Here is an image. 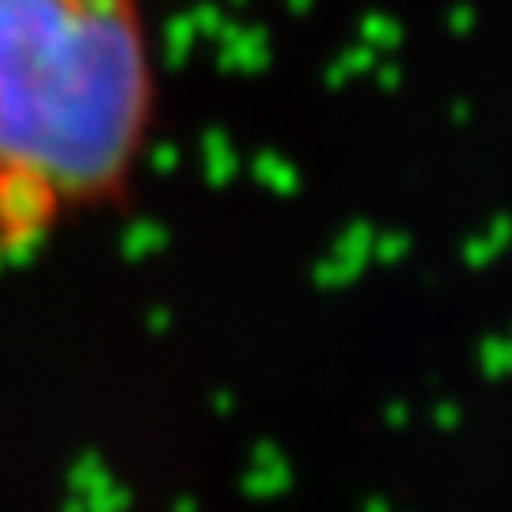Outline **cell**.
I'll use <instances>...</instances> for the list:
<instances>
[{"label": "cell", "instance_id": "cell-1", "mask_svg": "<svg viewBox=\"0 0 512 512\" xmlns=\"http://www.w3.org/2000/svg\"><path fill=\"white\" fill-rule=\"evenodd\" d=\"M152 122L145 0H0V270L126 202Z\"/></svg>", "mask_w": 512, "mask_h": 512}]
</instances>
